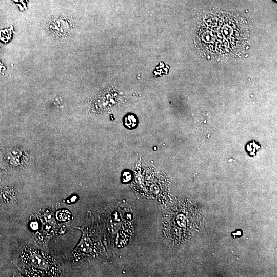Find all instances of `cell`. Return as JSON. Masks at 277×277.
I'll return each mask as SVG.
<instances>
[{"label": "cell", "mask_w": 277, "mask_h": 277, "mask_svg": "<svg viewBox=\"0 0 277 277\" xmlns=\"http://www.w3.org/2000/svg\"><path fill=\"white\" fill-rule=\"evenodd\" d=\"M22 268L29 276H55L56 264L51 256L40 251L26 248L22 253Z\"/></svg>", "instance_id": "obj_1"}, {"label": "cell", "mask_w": 277, "mask_h": 277, "mask_svg": "<svg viewBox=\"0 0 277 277\" xmlns=\"http://www.w3.org/2000/svg\"><path fill=\"white\" fill-rule=\"evenodd\" d=\"M124 123L127 128L133 129L137 125L136 117L132 114H128L125 117Z\"/></svg>", "instance_id": "obj_2"}, {"label": "cell", "mask_w": 277, "mask_h": 277, "mask_svg": "<svg viewBox=\"0 0 277 277\" xmlns=\"http://www.w3.org/2000/svg\"><path fill=\"white\" fill-rule=\"evenodd\" d=\"M123 181L124 182H127L130 180L131 174L128 171L124 172L122 175Z\"/></svg>", "instance_id": "obj_3"}]
</instances>
